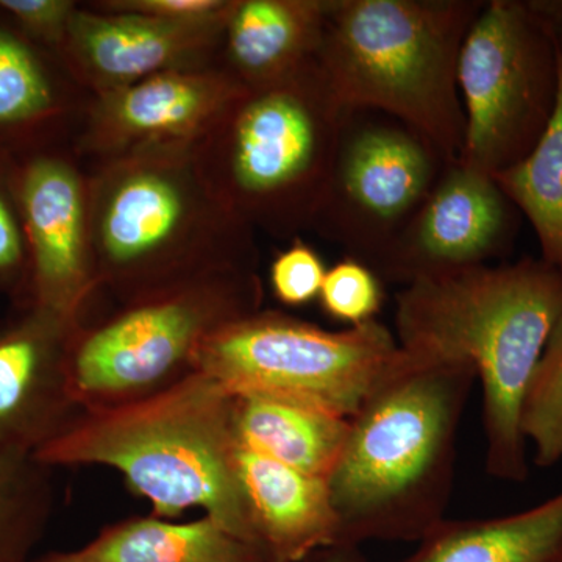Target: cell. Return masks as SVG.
I'll use <instances>...</instances> for the list:
<instances>
[{
    "mask_svg": "<svg viewBox=\"0 0 562 562\" xmlns=\"http://www.w3.org/2000/svg\"><path fill=\"white\" fill-rule=\"evenodd\" d=\"M328 0H236L224 46L227 68L246 88L286 79L317 60Z\"/></svg>",
    "mask_w": 562,
    "mask_h": 562,
    "instance_id": "obj_17",
    "label": "cell"
},
{
    "mask_svg": "<svg viewBox=\"0 0 562 562\" xmlns=\"http://www.w3.org/2000/svg\"><path fill=\"white\" fill-rule=\"evenodd\" d=\"M239 476L266 562H303L338 546L328 482L239 446Z\"/></svg>",
    "mask_w": 562,
    "mask_h": 562,
    "instance_id": "obj_16",
    "label": "cell"
},
{
    "mask_svg": "<svg viewBox=\"0 0 562 562\" xmlns=\"http://www.w3.org/2000/svg\"><path fill=\"white\" fill-rule=\"evenodd\" d=\"M32 562H102L95 557L94 553L91 552L88 547L85 549L77 550V552H68V553H52L47 554V557L41 558V560L32 561Z\"/></svg>",
    "mask_w": 562,
    "mask_h": 562,
    "instance_id": "obj_32",
    "label": "cell"
},
{
    "mask_svg": "<svg viewBox=\"0 0 562 562\" xmlns=\"http://www.w3.org/2000/svg\"><path fill=\"white\" fill-rule=\"evenodd\" d=\"M516 211L490 173L460 160L447 162L427 201L371 269L403 288L490 265L512 246Z\"/></svg>",
    "mask_w": 562,
    "mask_h": 562,
    "instance_id": "obj_11",
    "label": "cell"
},
{
    "mask_svg": "<svg viewBox=\"0 0 562 562\" xmlns=\"http://www.w3.org/2000/svg\"><path fill=\"white\" fill-rule=\"evenodd\" d=\"M192 147L106 161L88 181L95 283L154 294L205 277L254 272V228L210 190Z\"/></svg>",
    "mask_w": 562,
    "mask_h": 562,
    "instance_id": "obj_4",
    "label": "cell"
},
{
    "mask_svg": "<svg viewBox=\"0 0 562 562\" xmlns=\"http://www.w3.org/2000/svg\"><path fill=\"white\" fill-rule=\"evenodd\" d=\"M325 268L321 255L295 236L286 250L277 255L271 266L273 295L286 306H303L319 299Z\"/></svg>",
    "mask_w": 562,
    "mask_h": 562,
    "instance_id": "obj_26",
    "label": "cell"
},
{
    "mask_svg": "<svg viewBox=\"0 0 562 562\" xmlns=\"http://www.w3.org/2000/svg\"><path fill=\"white\" fill-rule=\"evenodd\" d=\"M350 419L283 398L235 395L239 446L271 460L328 480L338 464Z\"/></svg>",
    "mask_w": 562,
    "mask_h": 562,
    "instance_id": "obj_19",
    "label": "cell"
},
{
    "mask_svg": "<svg viewBox=\"0 0 562 562\" xmlns=\"http://www.w3.org/2000/svg\"><path fill=\"white\" fill-rule=\"evenodd\" d=\"M238 449L235 395L205 373L190 371L144 397L87 406L33 458L43 468L114 469L160 519L201 508L261 553L239 476Z\"/></svg>",
    "mask_w": 562,
    "mask_h": 562,
    "instance_id": "obj_3",
    "label": "cell"
},
{
    "mask_svg": "<svg viewBox=\"0 0 562 562\" xmlns=\"http://www.w3.org/2000/svg\"><path fill=\"white\" fill-rule=\"evenodd\" d=\"M561 316L562 276L541 258L427 277L395 295V339L405 353L475 371L492 479L522 484L530 476L524 403Z\"/></svg>",
    "mask_w": 562,
    "mask_h": 562,
    "instance_id": "obj_1",
    "label": "cell"
},
{
    "mask_svg": "<svg viewBox=\"0 0 562 562\" xmlns=\"http://www.w3.org/2000/svg\"><path fill=\"white\" fill-rule=\"evenodd\" d=\"M74 328L35 306L0 333V452L33 454L68 424Z\"/></svg>",
    "mask_w": 562,
    "mask_h": 562,
    "instance_id": "obj_14",
    "label": "cell"
},
{
    "mask_svg": "<svg viewBox=\"0 0 562 562\" xmlns=\"http://www.w3.org/2000/svg\"><path fill=\"white\" fill-rule=\"evenodd\" d=\"M398 351L394 333L376 319L330 331L258 310L211 331L195 349L191 371L233 395L283 398L350 419Z\"/></svg>",
    "mask_w": 562,
    "mask_h": 562,
    "instance_id": "obj_7",
    "label": "cell"
},
{
    "mask_svg": "<svg viewBox=\"0 0 562 562\" xmlns=\"http://www.w3.org/2000/svg\"><path fill=\"white\" fill-rule=\"evenodd\" d=\"M561 36L527 0H491L458 60L464 140L458 160L494 177L538 146L557 109Z\"/></svg>",
    "mask_w": 562,
    "mask_h": 562,
    "instance_id": "obj_8",
    "label": "cell"
},
{
    "mask_svg": "<svg viewBox=\"0 0 562 562\" xmlns=\"http://www.w3.org/2000/svg\"><path fill=\"white\" fill-rule=\"evenodd\" d=\"M483 3L328 0L317 65L344 110L402 122L458 160L465 122L458 60Z\"/></svg>",
    "mask_w": 562,
    "mask_h": 562,
    "instance_id": "obj_5",
    "label": "cell"
},
{
    "mask_svg": "<svg viewBox=\"0 0 562 562\" xmlns=\"http://www.w3.org/2000/svg\"><path fill=\"white\" fill-rule=\"evenodd\" d=\"M260 305L255 272L221 273L144 295L120 316L72 338L74 402L113 405L162 390L181 369H191L195 349L211 331Z\"/></svg>",
    "mask_w": 562,
    "mask_h": 562,
    "instance_id": "obj_9",
    "label": "cell"
},
{
    "mask_svg": "<svg viewBox=\"0 0 562 562\" xmlns=\"http://www.w3.org/2000/svg\"><path fill=\"white\" fill-rule=\"evenodd\" d=\"M494 179L530 222L541 260L562 276V44L560 92L549 127L525 160Z\"/></svg>",
    "mask_w": 562,
    "mask_h": 562,
    "instance_id": "obj_21",
    "label": "cell"
},
{
    "mask_svg": "<svg viewBox=\"0 0 562 562\" xmlns=\"http://www.w3.org/2000/svg\"><path fill=\"white\" fill-rule=\"evenodd\" d=\"M383 299L382 279L368 265L350 257L327 269L319 294L324 313L349 327L375 321Z\"/></svg>",
    "mask_w": 562,
    "mask_h": 562,
    "instance_id": "obj_25",
    "label": "cell"
},
{
    "mask_svg": "<svg viewBox=\"0 0 562 562\" xmlns=\"http://www.w3.org/2000/svg\"><path fill=\"white\" fill-rule=\"evenodd\" d=\"M40 469L33 454L0 452V562H29L44 513Z\"/></svg>",
    "mask_w": 562,
    "mask_h": 562,
    "instance_id": "obj_22",
    "label": "cell"
},
{
    "mask_svg": "<svg viewBox=\"0 0 562 562\" xmlns=\"http://www.w3.org/2000/svg\"><path fill=\"white\" fill-rule=\"evenodd\" d=\"M246 90L225 66L166 70L98 94L83 146L103 162L192 147Z\"/></svg>",
    "mask_w": 562,
    "mask_h": 562,
    "instance_id": "obj_12",
    "label": "cell"
},
{
    "mask_svg": "<svg viewBox=\"0 0 562 562\" xmlns=\"http://www.w3.org/2000/svg\"><path fill=\"white\" fill-rule=\"evenodd\" d=\"M522 430L535 465L549 469L562 460V316L528 387Z\"/></svg>",
    "mask_w": 562,
    "mask_h": 562,
    "instance_id": "obj_23",
    "label": "cell"
},
{
    "mask_svg": "<svg viewBox=\"0 0 562 562\" xmlns=\"http://www.w3.org/2000/svg\"><path fill=\"white\" fill-rule=\"evenodd\" d=\"M527 3L553 32L562 36V0H527Z\"/></svg>",
    "mask_w": 562,
    "mask_h": 562,
    "instance_id": "obj_30",
    "label": "cell"
},
{
    "mask_svg": "<svg viewBox=\"0 0 562 562\" xmlns=\"http://www.w3.org/2000/svg\"><path fill=\"white\" fill-rule=\"evenodd\" d=\"M54 90L29 46L0 31V127L27 124L52 113Z\"/></svg>",
    "mask_w": 562,
    "mask_h": 562,
    "instance_id": "obj_24",
    "label": "cell"
},
{
    "mask_svg": "<svg viewBox=\"0 0 562 562\" xmlns=\"http://www.w3.org/2000/svg\"><path fill=\"white\" fill-rule=\"evenodd\" d=\"M349 114L316 60L247 88L192 150L203 180L236 216L254 231L295 238L316 224Z\"/></svg>",
    "mask_w": 562,
    "mask_h": 562,
    "instance_id": "obj_6",
    "label": "cell"
},
{
    "mask_svg": "<svg viewBox=\"0 0 562 562\" xmlns=\"http://www.w3.org/2000/svg\"><path fill=\"white\" fill-rule=\"evenodd\" d=\"M87 547L102 562H266L255 547L206 516L190 524L127 520Z\"/></svg>",
    "mask_w": 562,
    "mask_h": 562,
    "instance_id": "obj_20",
    "label": "cell"
},
{
    "mask_svg": "<svg viewBox=\"0 0 562 562\" xmlns=\"http://www.w3.org/2000/svg\"><path fill=\"white\" fill-rule=\"evenodd\" d=\"M316 562H366L360 547L336 546L316 554Z\"/></svg>",
    "mask_w": 562,
    "mask_h": 562,
    "instance_id": "obj_31",
    "label": "cell"
},
{
    "mask_svg": "<svg viewBox=\"0 0 562 562\" xmlns=\"http://www.w3.org/2000/svg\"><path fill=\"white\" fill-rule=\"evenodd\" d=\"M25 241L31 249L36 308L76 324L95 286L88 181L69 161L40 157L20 180Z\"/></svg>",
    "mask_w": 562,
    "mask_h": 562,
    "instance_id": "obj_13",
    "label": "cell"
},
{
    "mask_svg": "<svg viewBox=\"0 0 562 562\" xmlns=\"http://www.w3.org/2000/svg\"><path fill=\"white\" fill-rule=\"evenodd\" d=\"M403 562H562V491L509 516L446 519Z\"/></svg>",
    "mask_w": 562,
    "mask_h": 562,
    "instance_id": "obj_18",
    "label": "cell"
},
{
    "mask_svg": "<svg viewBox=\"0 0 562 562\" xmlns=\"http://www.w3.org/2000/svg\"><path fill=\"white\" fill-rule=\"evenodd\" d=\"M106 13H128L172 24H222L231 18L235 0H113L95 3Z\"/></svg>",
    "mask_w": 562,
    "mask_h": 562,
    "instance_id": "obj_27",
    "label": "cell"
},
{
    "mask_svg": "<svg viewBox=\"0 0 562 562\" xmlns=\"http://www.w3.org/2000/svg\"><path fill=\"white\" fill-rule=\"evenodd\" d=\"M447 162L402 122L350 113L314 227L372 268L427 201Z\"/></svg>",
    "mask_w": 562,
    "mask_h": 562,
    "instance_id": "obj_10",
    "label": "cell"
},
{
    "mask_svg": "<svg viewBox=\"0 0 562 562\" xmlns=\"http://www.w3.org/2000/svg\"><path fill=\"white\" fill-rule=\"evenodd\" d=\"M25 235L22 222L0 190V280L10 279L20 271L25 257Z\"/></svg>",
    "mask_w": 562,
    "mask_h": 562,
    "instance_id": "obj_29",
    "label": "cell"
},
{
    "mask_svg": "<svg viewBox=\"0 0 562 562\" xmlns=\"http://www.w3.org/2000/svg\"><path fill=\"white\" fill-rule=\"evenodd\" d=\"M77 9L69 0H0V10L9 13L24 31L57 46L65 43Z\"/></svg>",
    "mask_w": 562,
    "mask_h": 562,
    "instance_id": "obj_28",
    "label": "cell"
},
{
    "mask_svg": "<svg viewBox=\"0 0 562 562\" xmlns=\"http://www.w3.org/2000/svg\"><path fill=\"white\" fill-rule=\"evenodd\" d=\"M475 382L469 364L398 351L350 417L346 446L327 480L338 546L417 543L447 519L458 430Z\"/></svg>",
    "mask_w": 562,
    "mask_h": 562,
    "instance_id": "obj_2",
    "label": "cell"
},
{
    "mask_svg": "<svg viewBox=\"0 0 562 562\" xmlns=\"http://www.w3.org/2000/svg\"><path fill=\"white\" fill-rule=\"evenodd\" d=\"M225 25L77 9L61 47L81 79L102 94L166 70L205 65L211 49L224 43Z\"/></svg>",
    "mask_w": 562,
    "mask_h": 562,
    "instance_id": "obj_15",
    "label": "cell"
}]
</instances>
